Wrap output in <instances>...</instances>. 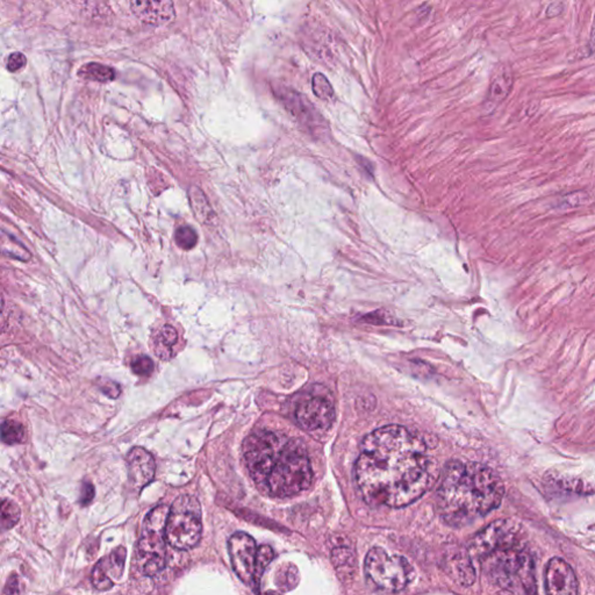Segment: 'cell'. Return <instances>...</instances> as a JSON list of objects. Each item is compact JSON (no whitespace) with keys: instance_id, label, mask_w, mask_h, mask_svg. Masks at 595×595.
Masks as SVG:
<instances>
[{"instance_id":"32","label":"cell","mask_w":595,"mask_h":595,"mask_svg":"<svg viewBox=\"0 0 595 595\" xmlns=\"http://www.w3.org/2000/svg\"><path fill=\"white\" fill-rule=\"evenodd\" d=\"M94 494H96L94 486H93L91 483H84L82 486V489H81L79 503H81L82 506H87V505L92 503V500L94 499Z\"/></svg>"},{"instance_id":"20","label":"cell","mask_w":595,"mask_h":595,"mask_svg":"<svg viewBox=\"0 0 595 595\" xmlns=\"http://www.w3.org/2000/svg\"><path fill=\"white\" fill-rule=\"evenodd\" d=\"M0 439L10 446L24 443L27 439L25 427L18 421H4L0 426Z\"/></svg>"},{"instance_id":"33","label":"cell","mask_w":595,"mask_h":595,"mask_svg":"<svg viewBox=\"0 0 595 595\" xmlns=\"http://www.w3.org/2000/svg\"><path fill=\"white\" fill-rule=\"evenodd\" d=\"M5 595H20V581L15 574L8 578L4 588Z\"/></svg>"},{"instance_id":"3","label":"cell","mask_w":595,"mask_h":595,"mask_svg":"<svg viewBox=\"0 0 595 595\" xmlns=\"http://www.w3.org/2000/svg\"><path fill=\"white\" fill-rule=\"evenodd\" d=\"M505 493L499 476L483 464L451 460L439 477L436 506L453 527H463L496 510Z\"/></svg>"},{"instance_id":"5","label":"cell","mask_w":595,"mask_h":595,"mask_svg":"<svg viewBox=\"0 0 595 595\" xmlns=\"http://www.w3.org/2000/svg\"><path fill=\"white\" fill-rule=\"evenodd\" d=\"M168 506L160 505L148 513L143 521L142 534L136 546V567L148 577L160 573L165 567V526Z\"/></svg>"},{"instance_id":"30","label":"cell","mask_w":595,"mask_h":595,"mask_svg":"<svg viewBox=\"0 0 595 595\" xmlns=\"http://www.w3.org/2000/svg\"><path fill=\"white\" fill-rule=\"evenodd\" d=\"M98 385H99V389L103 391L106 396H110V398H118L119 394L121 392V389H120V386L117 384V383L112 382V380H108V379H99V382H98Z\"/></svg>"},{"instance_id":"16","label":"cell","mask_w":595,"mask_h":595,"mask_svg":"<svg viewBox=\"0 0 595 595\" xmlns=\"http://www.w3.org/2000/svg\"><path fill=\"white\" fill-rule=\"evenodd\" d=\"M189 199L193 214L199 221L208 224L212 221V219L215 218V213L210 201L207 200L206 194L198 186L193 185L190 187Z\"/></svg>"},{"instance_id":"15","label":"cell","mask_w":595,"mask_h":595,"mask_svg":"<svg viewBox=\"0 0 595 595\" xmlns=\"http://www.w3.org/2000/svg\"><path fill=\"white\" fill-rule=\"evenodd\" d=\"M446 570L449 572L453 580L463 586H470L474 583L476 573H474V564L470 555L467 553H456L455 557L451 558L449 563L446 564Z\"/></svg>"},{"instance_id":"12","label":"cell","mask_w":595,"mask_h":595,"mask_svg":"<svg viewBox=\"0 0 595 595\" xmlns=\"http://www.w3.org/2000/svg\"><path fill=\"white\" fill-rule=\"evenodd\" d=\"M546 595H578L577 576L562 558H553L544 574Z\"/></svg>"},{"instance_id":"31","label":"cell","mask_w":595,"mask_h":595,"mask_svg":"<svg viewBox=\"0 0 595 595\" xmlns=\"http://www.w3.org/2000/svg\"><path fill=\"white\" fill-rule=\"evenodd\" d=\"M27 63L25 55L22 53H12L8 58V69L10 72H15L25 67Z\"/></svg>"},{"instance_id":"2","label":"cell","mask_w":595,"mask_h":595,"mask_svg":"<svg viewBox=\"0 0 595 595\" xmlns=\"http://www.w3.org/2000/svg\"><path fill=\"white\" fill-rule=\"evenodd\" d=\"M250 477L257 487L275 498H289L310 487L313 479L306 446L280 433L258 431L243 444Z\"/></svg>"},{"instance_id":"13","label":"cell","mask_w":595,"mask_h":595,"mask_svg":"<svg viewBox=\"0 0 595 595\" xmlns=\"http://www.w3.org/2000/svg\"><path fill=\"white\" fill-rule=\"evenodd\" d=\"M131 8L141 22L149 25H165L176 17L175 5L169 0H134Z\"/></svg>"},{"instance_id":"7","label":"cell","mask_w":595,"mask_h":595,"mask_svg":"<svg viewBox=\"0 0 595 595\" xmlns=\"http://www.w3.org/2000/svg\"><path fill=\"white\" fill-rule=\"evenodd\" d=\"M364 570L376 587L391 593L405 589L413 578V567L405 557L382 548H374L367 553Z\"/></svg>"},{"instance_id":"9","label":"cell","mask_w":595,"mask_h":595,"mask_svg":"<svg viewBox=\"0 0 595 595\" xmlns=\"http://www.w3.org/2000/svg\"><path fill=\"white\" fill-rule=\"evenodd\" d=\"M228 550L236 576L242 583L253 587L257 553L255 539L250 535L239 531L229 538Z\"/></svg>"},{"instance_id":"27","label":"cell","mask_w":595,"mask_h":595,"mask_svg":"<svg viewBox=\"0 0 595 595\" xmlns=\"http://www.w3.org/2000/svg\"><path fill=\"white\" fill-rule=\"evenodd\" d=\"M312 89L317 98L329 100L334 96V89L326 76L317 72L312 78Z\"/></svg>"},{"instance_id":"11","label":"cell","mask_w":595,"mask_h":595,"mask_svg":"<svg viewBox=\"0 0 595 595\" xmlns=\"http://www.w3.org/2000/svg\"><path fill=\"white\" fill-rule=\"evenodd\" d=\"M279 97L285 105L286 110L306 132H310V134L324 132V118L317 113L315 107L310 105L305 97L287 87H282L279 91Z\"/></svg>"},{"instance_id":"29","label":"cell","mask_w":595,"mask_h":595,"mask_svg":"<svg viewBox=\"0 0 595 595\" xmlns=\"http://www.w3.org/2000/svg\"><path fill=\"white\" fill-rule=\"evenodd\" d=\"M132 370L141 377H148L153 374V362L148 356H137L133 360Z\"/></svg>"},{"instance_id":"6","label":"cell","mask_w":595,"mask_h":595,"mask_svg":"<svg viewBox=\"0 0 595 595\" xmlns=\"http://www.w3.org/2000/svg\"><path fill=\"white\" fill-rule=\"evenodd\" d=\"M201 507L192 496H182L175 500L169 510L165 539L177 550H190L201 538Z\"/></svg>"},{"instance_id":"1","label":"cell","mask_w":595,"mask_h":595,"mask_svg":"<svg viewBox=\"0 0 595 595\" xmlns=\"http://www.w3.org/2000/svg\"><path fill=\"white\" fill-rule=\"evenodd\" d=\"M355 480L370 506H408L420 499L431 484L427 446L401 426L376 429L360 443Z\"/></svg>"},{"instance_id":"17","label":"cell","mask_w":595,"mask_h":595,"mask_svg":"<svg viewBox=\"0 0 595 595\" xmlns=\"http://www.w3.org/2000/svg\"><path fill=\"white\" fill-rule=\"evenodd\" d=\"M512 87V77L510 74L501 72L493 78L491 86H489V97L486 100V106L489 110H494L500 103L506 99Z\"/></svg>"},{"instance_id":"34","label":"cell","mask_w":595,"mask_h":595,"mask_svg":"<svg viewBox=\"0 0 595 595\" xmlns=\"http://www.w3.org/2000/svg\"><path fill=\"white\" fill-rule=\"evenodd\" d=\"M8 314L6 312V303L4 296L0 293V335L8 329Z\"/></svg>"},{"instance_id":"24","label":"cell","mask_w":595,"mask_h":595,"mask_svg":"<svg viewBox=\"0 0 595 595\" xmlns=\"http://www.w3.org/2000/svg\"><path fill=\"white\" fill-rule=\"evenodd\" d=\"M103 560L105 567H106L107 574L110 576V578L111 579L112 578L120 579L122 573H124V567H125V548L119 546L118 549H115L110 556L103 558Z\"/></svg>"},{"instance_id":"8","label":"cell","mask_w":595,"mask_h":595,"mask_svg":"<svg viewBox=\"0 0 595 595\" xmlns=\"http://www.w3.org/2000/svg\"><path fill=\"white\" fill-rule=\"evenodd\" d=\"M521 526L514 520H498L484 528L472 539L467 549L471 558L485 560L492 553L517 546Z\"/></svg>"},{"instance_id":"10","label":"cell","mask_w":595,"mask_h":595,"mask_svg":"<svg viewBox=\"0 0 595 595\" xmlns=\"http://www.w3.org/2000/svg\"><path fill=\"white\" fill-rule=\"evenodd\" d=\"M296 419L306 430H326L335 419V407L328 396H310L296 407Z\"/></svg>"},{"instance_id":"21","label":"cell","mask_w":595,"mask_h":595,"mask_svg":"<svg viewBox=\"0 0 595 595\" xmlns=\"http://www.w3.org/2000/svg\"><path fill=\"white\" fill-rule=\"evenodd\" d=\"M332 560L334 563V567L340 574L344 576H350L351 571L353 569V563H355V555L353 550L346 546H337L333 550Z\"/></svg>"},{"instance_id":"18","label":"cell","mask_w":595,"mask_h":595,"mask_svg":"<svg viewBox=\"0 0 595 595\" xmlns=\"http://www.w3.org/2000/svg\"><path fill=\"white\" fill-rule=\"evenodd\" d=\"M178 340V334L171 326H165L155 340V351L160 360H169L172 355V348Z\"/></svg>"},{"instance_id":"4","label":"cell","mask_w":595,"mask_h":595,"mask_svg":"<svg viewBox=\"0 0 595 595\" xmlns=\"http://www.w3.org/2000/svg\"><path fill=\"white\" fill-rule=\"evenodd\" d=\"M489 576L501 587L510 591H522L524 594L535 595L534 560L529 553L517 546L492 553L485 558Z\"/></svg>"},{"instance_id":"22","label":"cell","mask_w":595,"mask_h":595,"mask_svg":"<svg viewBox=\"0 0 595 595\" xmlns=\"http://www.w3.org/2000/svg\"><path fill=\"white\" fill-rule=\"evenodd\" d=\"M275 557L274 550L270 546H260L257 548L256 567H255V576H253V591L258 592L260 588V578L263 577L264 571L267 565L271 563Z\"/></svg>"},{"instance_id":"14","label":"cell","mask_w":595,"mask_h":595,"mask_svg":"<svg viewBox=\"0 0 595 595\" xmlns=\"http://www.w3.org/2000/svg\"><path fill=\"white\" fill-rule=\"evenodd\" d=\"M128 477L134 489L141 491L155 477V460L146 450L134 448L127 456Z\"/></svg>"},{"instance_id":"36","label":"cell","mask_w":595,"mask_h":595,"mask_svg":"<svg viewBox=\"0 0 595 595\" xmlns=\"http://www.w3.org/2000/svg\"><path fill=\"white\" fill-rule=\"evenodd\" d=\"M357 162L360 163V167L364 168V170L367 171V175L370 176V177H374V165L371 162L367 160V158H364V157H358L357 158Z\"/></svg>"},{"instance_id":"23","label":"cell","mask_w":595,"mask_h":595,"mask_svg":"<svg viewBox=\"0 0 595 595\" xmlns=\"http://www.w3.org/2000/svg\"><path fill=\"white\" fill-rule=\"evenodd\" d=\"M79 75L86 79H92L97 82H111L115 78V72L107 65H99V63H90L83 67L79 72Z\"/></svg>"},{"instance_id":"26","label":"cell","mask_w":595,"mask_h":595,"mask_svg":"<svg viewBox=\"0 0 595 595\" xmlns=\"http://www.w3.org/2000/svg\"><path fill=\"white\" fill-rule=\"evenodd\" d=\"M91 580H92L93 586L98 591H107V589L113 587V580L107 574L106 567H105L103 560H100L93 567Z\"/></svg>"},{"instance_id":"35","label":"cell","mask_w":595,"mask_h":595,"mask_svg":"<svg viewBox=\"0 0 595 595\" xmlns=\"http://www.w3.org/2000/svg\"><path fill=\"white\" fill-rule=\"evenodd\" d=\"M564 12V3H551V4L548 6L546 8V17H549V18H555V17H558V15H562Z\"/></svg>"},{"instance_id":"19","label":"cell","mask_w":595,"mask_h":595,"mask_svg":"<svg viewBox=\"0 0 595 595\" xmlns=\"http://www.w3.org/2000/svg\"><path fill=\"white\" fill-rule=\"evenodd\" d=\"M22 517L20 507L10 499L0 501V531L11 530Z\"/></svg>"},{"instance_id":"25","label":"cell","mask_w":595,"mask_h":595,"mask_svg":"<svg viewBox=\"0 0 595 595\" xmlns=\"http://www.w3.org/2000/svg\"><path fill=\"white\" fill-rule=\"evenodd\" d=\"M589 200H591V196L587 191H574V192L567 193L557 200L555 208L558 210H574L589 203Z\"/></svg>"},{"instance_id":"28","label":"cell","mask_w":595,"mask_h":595,"mask_svg":"<svg viewBox=\"0 0 595 595\" xmlns=\"http://www.w3.org/2000/svg\"><path fill=\"white\" fill-rule=\"evenodd\" d=\"M176 243L179 248L184 250L192 249L198 242V235L196 231L189 226H184L177 229L175 235Z\"/></svg>"}]
</instances>
